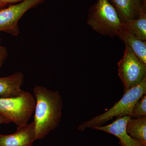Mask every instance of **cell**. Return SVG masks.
<instances>
[{"label":"cell","instance_id":"6da1fadb","mask_svg":"<svg viewBox=\"0 0 146 146\" xmlns=\"http://www.w3.org/2000/svg\"><path fill=\"white\" fill-rule=\"evenodd\" d=\"M35 100L34 119L36 140L43 139L59 125L62 116L63 100L57 91L45 86L33 88Z\"/></svg>","mask_w":146,"mask_h":146},{"label":"cell","instance_id":"7a4b0ae2","mask_svg":"<svg viewBox=\"0 0 146 146\" xmlns=\"http://www.w3.org/2000/svg\"><path fill=\"white\" fill-rule=\"evenodd\" d=\"M146 94V78L141 83L125 92L122 98L112 108L101 115L86 121L78 126L79 130L83 131L89 128L100 126L115 117H129L133 106Z\"/></svg>","mask_w":146,"mask_h":146},{"label":"cell","instance_id":"3957f363","mask_svg":"<svg viewBox=\"0 0 146 146\" xmlns=\"http://www.w3.org/2000/svg\"><path fill=\"white\" fill-rule=\"evenodd\" d=\"M87 24L100 34L117 36L122 22L109 0H98L88 12Z\"/></svg>","mask_w":146,"mask_h":146},{"label":"cell","instance_id":"277c9868","mask_svg":"<svg viewBox=\"0 0 146 146\" xmlns=\"http://www.w3.org/2000/svg\"><path fill=\"white\" fill-rule=\"evenodd\" d=\"M35 106L33 95L23 91L17 96L0 98V113L18 127L28 123Z\"/></svg>","mask_w":146,"mask_h":146},{"label":"cell","instance_id":"5b68a950","mask_svg":"<svg viewBox=\"0 0 146 146\" xmlns=\"http://www.w3.org/2000/svg\"><path fill=\"white\" fill-rule=\"evenodd\" d=\"M118 75L124 92L137 86L146 78V65L139 60L131 49L125 46L123 56L118 62Z\"/></svg>","mask_w":146,"mask_h":146},{"label":"cell","instance_id":"8992f818","mask_svg":"<svg viewBox=\"0 0 146 146\" xmlns=\"http://www.w3.org/2000/svg\"><path fill=\"white\" fill-rule=\"evenodd\" d=\"M44 0H25L16 4L11 5L0 10V32L6 33L13 36L20 33L19 22L30 9Z\"/></svg>","mask_w":146,"mask_h":146},{"label":"cell","instance_id":"52a82bcc","mask_svg":"<svg viewBox=\"0 0 146 146\" xmlns=\"http://www.w3.org/2000/svg\"><path fill=\"white\" fill-rule=\"evenodd\" d=\"M36 140L33 121L17 127L16 132L9 135L0 134V146H33Z\"/></svg>","mask_w":146,"mask_h":146},{"label":"cell","instance_id":"ba28073f","mask_svg":"<svg viewBox=\"0 0 146 146\" xmlns=\"http://www.w3.org/2000/svg\"><path fill=\"white\" fill-rule=\"evenodd\" d=\"M129 117L124 116L117 118L110 124L104 126H95L92 128L106 132L117 137L121 146H146V144L136 140L129 136L126 131V125Z\"/></svg>","mask_w":146,"mask_h":146},{"label":"cell","instance_id":"9c48e42d","mask_svg":"<svg viewBox=\"0 0 146 146\" xmlns=\"http://www.w3.org/2000/svg\"><path fill=\"white\" fill-rule=\"evenodd\" d=\"M122 22L136 19L146 6V0H110Z\"/></svg>","mask_w":146,"mask_h":146},{"label":"cell","instance_id":"30bf717a","mask_svg":"<svg viewBox=\"0 0 146 146\" xmlns=\"http://www.w3.org/2000/svg\"><path fill=\"white\" fill-rule=\"evenodd\" d=\"M24 75L21 72L4 77H0V98L19 96L23 92L21 86L24 82Z\"/></svg>","mask_w":146,"mask_h":146},{"label":"cell","instance_id":"8fae6325","mask_svg":"<svg viewBox=\"0 0 146 146\" xmlns=\"http://www.w3.org/2000/svg\"><path fill=\"white\" fill-rule=\"evenodd\" d=\"M117 36L129 47L138 59L146 65V41L134 36L125 29L121 28Z\"/></svg>","mask_w":146,"mask_h":146},{"label":"cell","instance_id":"7c38bea8","mask_svg":"<svg viewBox=\"0 0 146 146\" xmlns=\"http://www.w3.org/2000/svg\"><path fill=\"white\" fill-rule=\"evenodd\" d=\"M121 27L134 36L146 40V6L136 19L122 22Z\"/></svg>","mask_w":146,"mask_h":146},{"label":"cell","instance_id":"4fadbf2b","mask_svg":"<svg viewBox=\"0 0 146 146\" xmlns=\"http://www.w3.org/2000/svg\"><path fill=\"white\" fill-rule=\"evenodd\" d=\"M126 131L132 138L146 144V116L129 117L126 125Z\"/></svg>","mask_w":146,"mask_h":146},{"label":"cell","instance_id":"5bb4252c","mask_svg":"<svg viewBox=\"0 0 146 146\" xmlns=\"http://www.w3.org/2000/svg\"><path fill=\"white\" fill-rule=\"evenodd\" d=\"M146 116V95H144L137 102L132 109L129 117L137 118Z\"/></svg>","mask_w":146,"mask_h":146},{"label":"cell","instance_id":"9a60e30c","mask_svg":"<svg viewBox=\"0 0 146 146\" xmlns=\"http://www.w3.org/2000/svg\"><path fill=\"white\" fill-rule=\"evenodd\" d=\"M8 55L7 49L1 44V39L0 37V68L3 66Z\"/></svg>","mask_w":146,"mask_h":146},{"label":"cell","instance_id":"2e32d148","mask_svg":"<svg viewBox=\"0 0 146 146\" xmlns=\"http://www.w3.org/2000/svg\"><path fill=\"white\" fill-rule=\"evenodd\" d=\"M11 122L10 120L8 118L6 117L5 116L0 113V125L3 124H8Z\"/></svg>","mask_w":146,"mask_h":146},{"label":"cell","instance_id":"e0dca14e","mask_svg":"<svg viewBox=\"0 0 146 146\" xmlns=\"http://www.w3.org/2000/svg\"><path fill=\"white\" fill-rule=\"evenodd\" d=\"M25 0H0V2L3 3L5 4L6 5H8L9 4L16 3H19Z\"/></svg>","mask_w":146,"mask_h":146},{"label":"cell","instance_id":"ac0fdd59","mask_svg":"<svg viewBox=\"0 0 146 146\" xmlns=\"http://www.w3.org/2000/svg\"><path fill=\"white\" fill-rule=\"evenodd\" d=\"M7 5L3 3L0 2V10L2 9L3 8H5V7H6Z\"/></svg>","mask_w":146,"mask_h":146}]
</instances>
